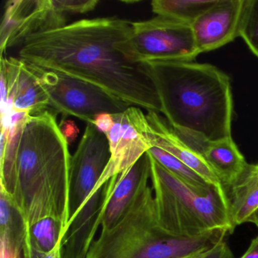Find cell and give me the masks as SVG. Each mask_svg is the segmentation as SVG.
Listing matches in <instances>:
<instances>
[{
	"instance_id": "7402d4cb",
	"label": "cell",
	"mask_w": 258,
	"mask_h": 258,
	"mask_svg": "<svg viewBox=\"0 0 258 258\" xmlns=\"http://www.w3.org/2000/svg\"><path fill=\"white\" fill-rule=\"evenodd\" d=\"M239 37L258 58V0H247Z\"/></svg>"
},
{
	"instance_id": "d6986e66",
	"label": "cell",
	"mask_w": 258,
	"mask_h": 258,
	"mask_svg": "<svg viewBox=\"0 0 258 258\" xmlns=\"http://www.w3.org/2000/svg\"><path fill=\"white\" fill-rule=\"evenodd\" d=\"M66 229L63 223L53 217L41 219L27 229L24 258H43L63 241Z\"/></svg>"
},
{
	"instance_id": "ffe728a7",
	"label": "cell",
	"mask_w": 258,
	"mask_h": 258,
	"mask_svg": "<svg viewBox=\"0 0 258 258\" xmlns=\"http://www.w3.org/2000/svg\"><path fill=\"white\" fill-rule=\"evenodd\" d=\"M217 0H154L152 10L158 16L191 25Z\"/></svg>"
},
{
	"instance_id": "484cf974",
	"label": "cell",
	"mask_w": 258,
	"mask_h": 258,
	"mask_svg": "<svg viewBox=\"0 0 258 258\" xmlns=\"http://www.w3.org/2000/svg\"><path fill=\"white\" fill-rule=\"evenodd\" d=\"M240 258H258V235L251 240L248 248Z\"/></svg>"
},
{
	"instance_id": "3957f363",
	"label": "cell",
	"mask_w": 258,
	"mask_h": 258,
	"mask_svg": "<svg viewBox=\"0 0 258 258\" xmlns=\"http://www.w3.org/2000/svg\"><path fill=\"white\" fill-rule=\"evenodd\" d=\"M155 83L161 113L174 130L210 141L232 137L230 80L211 64L144 60Z\"/></svg>"
},
{
	"instance_id": "4316f807",
	"label": "cell",
	"mask_w": 258,
	"mask_h": 258,
	"mask_svg": "<svg viewBox=\"0 0 258 258\" xmlns=\"http://www.w3.org/2000/svg\"><path fill=\"white\" fill-rule=\"evenodd\" d=\"M43 258H63L62 241H60L52 251L45 255Z\"/></svg>"
},
{
	"instance_id": "7a4b0ae2",
	"label": "cell",
	"mask_w": 258,
	"mask_h": 258,
	"mask_svg": "<svg viewBox=\"0 0 258 258\" xmlns=\"http://www.w3.org/2000/svg\"><path fill=\"white\" fill-rule=\"evenodd\" d=\"M72 157L52 111L13 112L8 127L1 128L0 188L14 201L27 229L50 217L67 232Z\"/></svg>"
},
{
	"instance_id": "603a6c76",
	"label": "cell",
	"mask_w": 258,
	"mask_h": 258,
	"mask_svg": "<svg viewBox=\"0 0 258 258\" xmlns=\"http://www.w3.org/2000/svg\"><path fill=\"white\" fill-rule=\"evenodd\" d=\"M57 8L66 16L85 14L96 8L98 0H54Z\"/></svg>"
},
{
	"instance_id": "8fae6325",
	"label": "cell",
	"mask_w": 258,
	"mask_h": 258,
	"mask_svg": "<svg viewBox=\"0 0 258 258\" xmlns=\"http://www.w3.org/2000/svg\"><path fill=\"white\" fill-rule=\"evenodd\" d=\"M1 115L12 112L35 115L49 111L47 93L32 64L20 58L1 56Z\"/></svg>"
},
{
	"instance_id": "2e32d148",
	"label": "cell",
	"mask_w": 258,
	"mask_h": 258,
	"mask_svg": "<svg viewBox=\"0 0 258 258\" xmlns=\"http://www.w3.org/2000/svg\"><path fill=\"white\" fill-rule=\"evenodd\" d=\"M151 179V162L146 152L126 171L119 175L102 220V229H111L126 214L136 196Z\"/></svg>"
},
{
	"instance_id": "f546056e",
	"label": "cell",
	"mask_w": 258,
	"mask_h": 258,
	"mask_svg": "<svg viewBox=\"0 0 258 258\" xmlns=\"http://www.w3.org/2000/svg\"><path fill=\"white\" fill-rule=\"evenodd\" d=\"M255 214H258V211H256V213H255V214H253V216H254V215H255ZM250 220H251V219H250Z\"/></svg>"
},
{
	"instance_id": "7c38bea8",
	"label": "cell",
	"mask_w": 258,
	"mask_h": 258,
	"mask_svg": "<svg viewBox=\"0 0 258 258\" xmlns=\"http://www.w3.org/2000/svg\"><path fill=\"white\" fill-rule=\"evenodd\" d=\"M247 0H217L191 25L199 53L211 52L240 36Z\"/></svg>"
},
{
	"instance_id": "9c48e42d",
	"label": "cell",
	"mask_w": 258,
	"mask_h": 258,
	"mask_svg": "<svg viewBox=\"0 0 258 258\" xmlns=\"http://www.w3.org/2000/svg\"><path fill=\"white\" fill-rule=\"evenodd\" d=\"M67 16L54 0H10L6 4L0 28L1 56L34 34L67 25Z\"/></svg>"
},
{
	"instance_id": "6da1fadb",
	"label": "cell",
	"mask_w": 258,
	"mask_h": 258,
	"mask_svg": "<svg viewBox=\"0 0 258 258\" xmlns=\"http://www.w3.org/2000/svg\"><path fill=\"white\" fill-rule=\"evenodd\" d=\"M132 36L126 19H82L28 37L19 58L96 86L130 106L161 113L149 68L134 60Z\"/></svg>"
},
{
	"instance_id": "52a82bcc",
	"label": "cell",
	"mask_w": 258,
	"mask_h": 258,
	"mask_svg": "<svg viewBox=\"0 0 258 258\" xmlns=\"http://www.w3.org/2000/svg\"><path fill=\"white\" fill-rule=\"evenodd\" d=\"M131 45L137 62L148 59L190 62L200 55L191 25L162 16L133 22Z\"/></svg>"
},
{
	"instance_id": "9a60e30c",
	"label": "cell",
	"mask_w": 258,
	"mask_h": 258,
	"mask_svg": "<svg viewBox=\"0 0 258 258\" xmlns=\"http://www.w3.org/2000/svg\"><path fill=\"white\" fill-rule=\"evenodd\" d=\"M146 116L151 146L161 148L168 152L200 175L211 185L217 188H225L205 159L176 134L168 121L159 115V113L148 111Z\"/></svg>"
},
{
	"instance_id": "83f0119b",
	"label": "cell",
	"mask_w": 258,
	"mask_h": 258,
	"mask_svg": "<svg viewBox=\"0 0 258 258\" xmlns=\"http://www.w3.org/2000/svg\"><path fill=\"white\" fill-rule=\"evenodd\" d=\"M0 258H22L21 255L13 254V253H10V252L6 250L5 249L1 247V250H0Z\"/></svg>"
},
{
	"instance_id": "e0dca14e",
	"label": "cell",
	"mask_w": 258,
	"mask_h": 258,
	"mask_svg": "<svg viewBox=\"0 0 258 258\" xmlns=\"http://www.w3.org/2000/svg\"><path fill=\"white\" fill-rule=\"evenodd\" d=\"M229 190V217L234 231L239 225L250 223L258 211V162L247 164Z\"/></svg>"
},
{
	"instance_id": "30bf717a",
	"label": "cell",
	"mask_w": 258,
	"mask_h": 258,
	"mask_svg": "<svg viewBox=\"0 0 258 258\" xmlns=\"http://www.w3.org/2000/svg\"><path fill=\"white\" fill-rule=\"evenodd\" d=\"M112 116L114 125L106 135L111 158L96 187L102 186L113 176L126 171L152 147L147 119L142 108L131 106Z\"/></svg>"
},
{
	"instance_id": "d4e9b609",
	"label": "cell",
	"mask_w": 258,
	"mask_h": 258,
	"mask_svg": "<svg viewBox=\"0 0 258 258\" xmlns=\"http://www.w3.org/2000/svg\"><path fill=\"white\" fill-rule=\"evenodd\" d=\"M93 124L98 128V130L106 136L114 125V118H113L112 114H101L96 116Z\"/></svg>"
},
{
	"instance_id": "44dd1931",
	"label": "cell",
	"mask_w": 258,
	"mask_h": 258,
	"mask_svg": "<svg viewBox=\"0 0 258 258\" xmlns=\"http://www.w3.org/2000/svg\"><path fill=\"white\" fill-rule=\"evenodd\" d=\"M147 153L157 162L173 173L176 177L183 181L187 185L203 194L212 191L217 187L208 183L200 175L187 167L177 158L169 154L161 148L152 146ZM225 189V188H224Z\"/></svg>"
},
{
	"instance_id": "8992f818",
	"label": "cell",
	"mask_w": 258,
	"mask_h": 258,
	"mask_svg": "<svg viewBox=\"0 0 258 258\" xmlns=\"http://www.w3.org/2000/svg\"><path fill=\"white\" fill-rule=\"evenodd\" d=\"M34 68L49 97V111L54 114H61L63 117L73 116L93 124L99 114H118L131 107L89 83Z\"/></svg>"
},
{
	"instance_id": "ac0fdd59",
	"label": "cell",
	"mask_w": 258,
	"mask_h": 258,
	"mask_svg": "<svg viewBox=\"0 0 258 258\" xmlns=\"http://www.w3.org/2000/svg\"><path fill=\"white\" fill-rule=\"evenodd\" d=\"M27 224L11 196L0 188V241L1 247L10 253L22 255Z\"/></svg>"
},
{
	"instance_id": "f1b7e54d",
	"label": "cell",
	"mask_w": 258,
	"mask_h": 258,
	"mask_svg": "<svg viewBox=\"0 0 258 258\" xmlns=\"http://www.w3.org/2000/svg\"><path fill=\"white\" fill-rule=\"evenodd\" d=\"M250 223H253L255 226L257 227L258 229V214H255L253 217H252L251 220H250Z\"/></svg>"
},
{
	"instance_id": "5bb4252c",
	"label": "cell",
	"mask_w": 258,
	"mask_h": 258,
	"mask_svg": "<svg viewBox=\"0 0 258 258\" xmlns=\"http://www.w3.org/2000/svg\"><path fill=\"white\" fill-rule=\"evenodd\" d=\"M174 131L205 159L225 188H230L238 180L248 164L232 137L210 141L188 131Z\"/></svg>"
},
{
	"instance_id": "cb8c5ba5",
	"label": "cell",
	"mask_w": 258,
	"mask_h": 258,
	"mask_svg": "<svg viewBox=\"0 0 258 258\" xmlns=\"http://www.w3.org/2000/svg\"><path fill=\"white\" fill-rule=\"evenodd\" d=\"M197 258H234V254L226 241H223Z\"/></svg>"
},
{
	"instance_id": "277c9868",
	"label": "cell",
	"mask_w": 258,
	"mask_h": 258,
	"mask_svg": "<svg viewBox=\"0 0 258 258\" xmlns=\"http://www.w3.org/2000/svg\"><path fill=\"white\" fill-rule=\"evenodd\" d=\"M228 233L226 229L191 236L169 233L158 223L153 189L148 183L115 226L102 229L86 258H197Z\"/></svg>"
},
{
	"instance_id": "5b68a950",
	"label": "cell",
	"mask_w": 258,
	"mask_h": 258,
	"mask_svg": "<svg viewBox=\"0 0 258 258\" xmlns=\"http://www.w3.org/2000/svg\"><path fill=\"white\" fill-rule=\"evenodd\" d=\"M151 180L160 226L179 236L200 235L216 229L233 233L229 198L224 188L199 192L149 155Z\"/></svg>"
},
{
	"instance_id": "ba28073f",
	"label": "cell",
	"mask_w": 258,
	"mask_h": 258,
	"mask_svg": "<svg viewBox=\"0 0 258 258\" xmlns=\"http://www.w3.org/2000/svg\"><path fill=\"white\" fill-rule=\"evenodd\" d=\"M110 158L106 136L93 123H87L84 135L72 157L69 226L88 200Z\"/></svg>"
},
{
	"instance_id": "4fadbf2b",
	"label": "cell",
	"mask_w": 258,
	"mask_h": 258,
	"mask_svg": "<svg viewBox=\"0 0 258 258\" xmlns=\"http://www.w3.org/2000/svg\"><path fill=\"white\" fill-rule=\"evenodd\" d=\"M119 174L102 186L95 187L82 209L68 228L63 238V258H86L98 228L102 225L105 208L114 191Z\"/></svg>"
}]
</instances>
